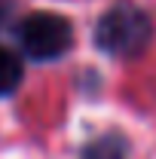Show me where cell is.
<instances>
[{"label": "cell", "mask_w": 156, "mask_h": 159, "mask_svg": "<svg viewBox=\"0 0 156 159\" xmlns=\"http://www.w3.org/2000/svg\"><path fill=\"white\" fill-rule=\"evenodd\" d=\"M153 40V21L144 9L119 3L95 25V46L113 58H138Z\"/></svg>", "instance_id": "6da1fadb"}, {"label": "cell", "mask_w": 156, "mask_h": 159, "mask_svg": "<svg viewBox=\"0 0 156 159\" xmlns=\"http://www.w3.org/2000/svg\"><path fill=\"white\" fill-rule=\"evenodd\" d=\"M16 40H19L21 52L28 58L52 61V58H61L71 49L74 28L58 12H31L16 25Z\"/></svg>", "instance_id": "7a4b0ae2"}, {"label": "cell", "mask_w": 156, "mask_h": 159, "mask_svg": "<svg viewBox=\"0 0 156 159\" xmlns=\"http://www.w3.org/2000/svg\"><path fill=\"white\" fill-rule=\"evenodd\" d=\"M126 153H129L126 138L117 132H107V135H98L95 141L86 144L83 159H126Z\"/></svg>", "instance_id": "3957f363"}, {"label": "cell", "mask_w": 156, "mask_h": 159, "mask_svg": "<svg viewBox=\"0 0 156 159\" xmlns=\"http://www.w3.org/2000/svg\"><path fill=\"white\" fill-rule=\"evenodd\" d=\"M21 74H25L21 58L12 52V49H9V46H0V98L19 89Z\"/></svg>", "instance_id": "277c9868"}, {"label": "cell", "mask_w": 156, "mask_h": 159, "mask_svg": "<svg viewBox=\"0 0 156 159\" xmlns=\"http://www.w3.org/2000/svg\"><path fill=\"white\" fill-rule=\"evenodd\" d=\"M12 12H16V3H12V0H0V31H6V28H9Z\"/></svg>", "instance_id": "5b68a950"}]
</instances>
